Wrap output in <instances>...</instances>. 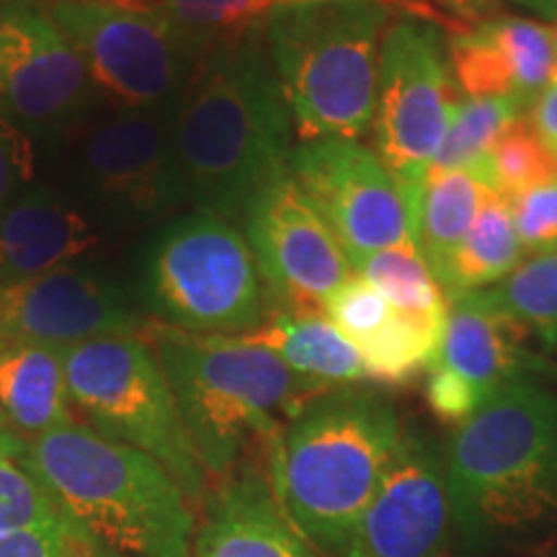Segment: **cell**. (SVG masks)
<instances>
[{
    "instance_id": "6da1fadb",
    "label": "cell",
    "mask_w": 557,
    "mask_h": 557,
    "mask_svg": "<svg viewBox=\"0 0 557 557\" xmlns=\"http://www.w3.org/2000/svg\"><path fill=\"white\" fill-rule=\"evenodd\" d=\"M171 143L186 201L230 222L289 173L295 124L263 26L197 60L171 109Z\"/></svg>"
},
{
    "instance_id": "7a4b0ae2",
    "label": "cell",
    "mask_w": 557,
    "mask_h": 557,
    "mask_svg": "<svg viewBox=\"0 0 557 557\" xmlns=\"http://www.w3.org/2000/svg\"><path fill=\"white\" fill-rule=\"evenodd\" d=\"M455 540L468 557L557 540V393L532 377L498 389L447 447Z\"/></svg>"
},
{
    "instance_id": "3957f363",
    "label": "cell",
    "mask_w": 557,
    "mask_h": 557,
    "mask_svg": "<svg viewBox=\"0 0 557 557\" xmlns=\"http://www.w3.org/2000/svg\"><path fill=\"white\" fill-rule=\"evenodd\" d=\"M81 557H191V500L163 465L67 423L24 447Z\"/></svg>"
},
{
    "instance_id": "277c9868",
    "label": "cell",
    "mask_w": 557,
    "mask_h": 557,
    "mask_svg": "<svg viewBox=\"0 0 557 557\" xmlns=\"http://www.w3.org/2000/svg\"><path fill=\"white\" fill-rule=\"evenodd\" d=\"M400 436L385 395L351 385L312 398L276 438L267 457L271 487L320 555L346 557Z\"/></svg>"
},
{
    "instance_id": "5b68a950",
    "label": "cell",
    "mask_w": 557,
    "mask_h": 557,
    "mask_svg": "<svg viewBox=\"0 0 557 557\" xmlns=\"http://www.w3.org/2000/svg\"><path fill=\"white\" fill-rule=\"evenodd\" d=\"M139 338L163 367L209 478L230 475L253 447L269 457L292 418L329 393L240 336H199L152 320Z\"/></svg>"
},
{
    "instance_id": "8992f818",
    "label": "cell",
    "mask_w": 557,
    "mask_h": 557,
    "mask_svg": "<svg viewBox=\"0 0 557 557\" xmlns=\"http://www.w3.org/2000/svg\"><path fill=\"white\" fill-rule=\"evenodd\" d=\"M382 0H282L263 24L299 143L364 137L377 111Z\"/></svg>"
},
{
    "instance_id": "52a82bcc",
    "label": "cell",
    "mask_w": 557,
    "mask_h": 557,
    "mask_svg": "<svg viewBox=\"0 0 557 557\" xmlns=\"http://www.w3.org/2000/svg\"><path fill=\"white\" fill-rule=\"evenodd\" d=\"M139 292L158 323L199 336H243L274 312L243 230L201 209L158 230Z\"/></svg>"
},
{
    "instance_id": "ba28073f",
    "label": "cell",
    "mask_w": 557,
    "mask_h": 557,
    "mask_svg": "<svg viewBox=\"0 0 557 557\" xmlns=\"http://www.w3.org/2000/svg\"><path fill=\"white\" fill-rule=\"evenodd\" d=\"M62 361L83 423L150 455L194 506H205L209 475L152 348L139 336L90 338L62 348Z\"/></svg>"
},
{
    "instance_id": "9c48e42d",
    "label": "cell",
    "mask_w": 557,
    "mask_h": 557,
    "mask_svg": "<svg viewBox=\"0 0 557 557\" xmlns=\"http://www.w3.org/2000/svg\"><path fill=\"white\" fill-rule=\"evenodd\" d=\"M109 109H173L197 54L158 0H45Z\"/></svg>"
},
{
    "instance_id": "30bf717a",
    "label": "cell",
    "mask_w": 557,
    "mask_h": 557,
    "mask_svg": "<svg viewBox=\"0 0 557 557\" xmlns=\"http://www.w3.org/2000/svg\"><path fill=\"white\" fill-rule=\"evenodd\" d=\"M455 94L442 32L421 18L387 26L380 47L374 145L406 201L410 240L429 169L455 114Z\"/></svg>"
},
{
    "instance_id": "8fae6325",
    "label": "cell",
    "mask_w": 557,
    "mask_h": 557,
    "mask_svg": "<svg viewBox=\"0 0 557 557\" xmlns=\"http://www.w3.org/2000/svg\"><path fill=\"white\" fill-rule=\"evenodd\" d=\"M67 132L73 176L103 218L150 225L189 205L173 156L171 109L94 111Z\"/></svg>"
},
{
    "instance_id": "7c38bea8",
    "label": "cell",
    "mask_w": 557,
    "mask_h": 557,
    "mask_svg": "<svg viewBox=\"0 0 557 557\" xmlns=\"http://www.w3.org/2000/svg\"><path fill=\"white\" fill-rule=\"evenodd\" d=\"M99 103L45 0H0V116L29 135L67 132Z\"/></svg>"
},
{
    "instance_id": "4fadbf2b",
    "label": "cell",
    "mask_w": 557,
    "mask_h": 557,
    "mask_svg": "<svg viewBox=\"0 0 557 557\" xmlns=\"http://www.w3.org/2000/svg\"><path fill=\"white\" fill-rule=\"evenodd\" d=\"M289 176L336 235L354 269L410 240L406 201L377 152L354 139L299 143Z\"/></svg>"
},
{
    "instance_id": "5bb4252c",
    "label": "cell",
    "mask_w": 557,
    "mask_h": 557,
    "mask_svg": "<svg viewBox=\"0 0 557 557\" xmlns=\"http://www.w3.org/2000/svg\"><path fill=\"white\" fill-rule=\"evenodd\" d=\"M240 225L276 310L320 312L325 299L357 274L289 173L256 194Z\"/></svg>"
},
{
    "instance_id": "9a60e30c",
    "label": "cell",
    "mask_w": 557,
    "mask_h": 557,
    "mask_svg": "<svg viewBox=\"0 0 557 557\" xmlns=\"http://www.w3.org/2000/svg\"><path fill=\"white\" fill-rule=\"evenodd\" d=\"M451 537L447 449L426 431L403 426L346 557H444Z\"/></svg>"
},
{
    "instance_id": "2e32d148",
    "label": "cell",
    "mask_w": 557,
    "mask_h": 557,
    "mask_svg": "<svg viewBox=\"0 0 557 557\" xmlns=\"http://www.w3.org/2000/svg\"><path fill=\"white\" fill-rule=\"evenodd\" d=\"M145 318L114 278L86 267L0 287V348H70L90 338L139 336Z\"/></svg>"
},
{
    "instance_id": "e0dca14e",
    "label": "cell",
    "mask_w": 557,
    "mask_h": 557,
    "mask_svg": "<svg viewBox=\"0 0 557 557\" xmlns=\"http://www.w3.org/2000/svg\"><path fill=\"white\" fill-rule=\"evenodd\" d=\"M86 207L47 184H32L0 209V287L75 267L101 248Z\"/></svg>"
},
{
    "instance_id": "ac0fdd59",
    "label": "cell",
    "mask_w": 557,
    "mask_h": 557,
    "mask_svg": "<svg viewBox=\"0 0 557 557\" xmlns=\"http://www.w3.org/2000/svg\"><path fill=\"white\" fill-rule=\"evenodd\" d=\"M191 557H323L282 511L267 472L235 468L205 500Z\"/></svg>"
},
{
    "instance_id": "d6986e66",
    "label": "cell",
    "mask_w": 557,
    "mask_h": 557,
    "mask_svg": "<svg viewBox=\"0 0 557 557\" xmlns=\"http://www.w3.org/2000/svg\"><path fill=\"white\" fill-rule=\"evenodd\" d=\"M527 333L472 295L455 297L449 305L447 333L431 367L447 372L475 398L478 406L498 389L529 380L537 361L524 348Z\"/></svg>"
},
{
    "instance_id": "ffe728a7",
    "label": "cell",
    "mask_w": 557,
    "mask_h": 557,
    "mask_svg": "<svg viewBox=\"0 0 557 557\" xmlns=\"http://www.w3.org/2000/svg\"><path fill=\"white\" fill-rule=\"evenodd\" d=\"M248 344L269 348L297 377L312 382L320 389L361 385L367 367L359 348L331 323L323 312L274 310L267 323L243 333Z\"/></svg>"
},
{
    "instance_id": "44dd1931",
    "label": "cell",
    "mask_w": 557,
    "mask_h": 557,
    "mask_svg": "<svg viewBox=\"0 0 557 557\" xmlns=\"http://www.w3.org/2000/svg\"><path fill=\"white\" fill-rule=\"evenodd\" d=\"M0 418L24 442L75 423L60 348H0Z\"/></svg>"
},
{
    "instance_id": "7402d4cb",
    "label": "cell",
    "mask_w": 557,
    "mask_h": 557,
    "mask_svg": "<svg viewBox=\"0 0 557 557\" xmlns=\"http://www.w3.org/2000/svg\"><path fill=\"white\" fill-rule=\"evenodd\" d=\"M521 253L524 248L513 227L508 199L483 184V199L472 227L434 276L451 302L455 297L498 284L519 267Z\"/></svg>"
},
{
    "instance_id": "603a6c76",
    "label": "cell",
    "mask_w": 557,
    "mask_h": 557,
    "mask_svg": "<svg viewBox=\"0 0 557 557\" xmlns=\"http://www.w3.org/2000/svg\"><path fill=\"white\" fill-rule=\"evenodd\" d=\"M480 199H483V181L478 171H429L418 201L413 243L434 274L465 240L480 209Z\"/></svg>"
},
{
    "instance_id": "cb8c5ba5",
    "label": "cell",
    "mask_w": 557,
    "mask_h": 557,
    "mask_svg": "<svg viewBox=\"0 0 557 557\" xmlns=\"http://www.w3.org/2000/svg\"><path fill=\"white\" fill-rule=\"evenodd\" d=\"M357 271L408 318L447 329L449 297L416 243H400L380 250L369 256Z\"/></svg>"
},
{
    "instance_id": "d4e9b609",
    "label": "cell",
    "mask_w": 557,
    "mask_h": 557,
    "mask_svg": "<svg viewBox=\"0 0 557 557\" xmlns=\"http://www.w3.org/2000/svg\"><path fill=\"white\" fill-rule=\"evenodd\" d=\"M475 295L524 333L540 336L549 351H557V250L532 256L496 287Z\"/></svg>"
},
{
    "instance_id": "484cf974",
    "label": "cell",
    "mask_w": 557,
    "mask_h": 557,
    "mask_svg": "<svg viewBox=\"0 0 557 557\" xmlns=\"http://www.w3.org/2000/svg\"><path fill=\"white\" fill-rule=\"evenodd\" d=\"M480 181L498 191L504 199H513L534 186L557 181V152L542 139L529 116H519L508 124L496 139L483 163L478 165Z\"/></svg>"
},
{
    "instance_id": "4316f807",
    "label": "cell",
    "mask_w": 557,
    "mask_h": 557,
    "mask_svg": "<svg viewBox=\"0 0 557 557\" xmlns=\"http://www.w3.org/2000/svg\"><path fill=\"white\" fill-rule=\"evenodd\" d=\"M527 107L529 103L519 96H485V99L459 101L429 171L478 169L508 124L524 116Z\"/></svg>"
},
{
    "instance_id": "83f0119b",
    "label": "cell",
    "mask_w": 557,
    "mask_h": 557,
    "mask_svg": "<svg viewBox=\"0 0 557 557\" xmlns=\"http://www.w3.org/2000/svg\"><path fill=\"white\" fill-rule=\"evenodd\" d=\"M158 3L199 60L214 47L230 45L261 29L271 9L282 0H158Z\"/></svg>"
},
{
    "instance_id": "f1b7e54d",
    "label": "cell",
    "mask_w": 557,
    "mask_h": 557,
    "mask_svg": "<svg viewBox=\"0 0 557 557\" xmlns=\"http://www.w3.org/2000/svg\"><path fill=\"white\" fill-rule=\"evenodd\" d=\"M483 26L511 67L519 99L527 103L537 101L542 90L557 81V47L553 29L540 21L521 16L487 18Z\"/></svg>"
},
{
    "instance_id": "f546056e",
    "label": "cell",
    "mask_w": 557,
    "mask_h": 557,
    "mask_svg": "<svg viewBox=\"0 0 557 557\" xmlns=\"http://www.w3.org/2000/svg\"><path fill=\"white\" fill-rule=\"evenodd\" d=\"M60 527L58 506L24 455L0 459V540Z\"/></svg>"
},
{
    "instance_id": "4dcf8cb0",
    "label": "cell",
    "mask_w": 557,
    "mask_h": 557,
    "mask_svg": "<svg viewBox=\"0 0 557 557\" xmlns=\"http://www.w3.org/2000/svg\"><path fill=\"white\" fill-rule=\"evenodd\" d=\"M320 312L336 325L341 336H346L359 348L372 336H377L398 310L377 287H372L361 276H354L325 299Z\"/></svg>"
},
{
    "instance_id": "1f68e13d",
    "label": "cell",
    "mask_w": 557,
    "mask_h": 557,
    "mask_svg": "<svg viewBox=\"0 0 557 557\" xmlns=\"http://www.w3.org/2000/svg\"><path fill=\"white\" fill-rule=\"evenodd\" d=\"M513 227L527 253L557 250V181L508 199Z\"/></svg>"
},
{
    "instance_id": "d6a6232c",
    "label": "cell",
    "mask_w": 557,
    "mask_h": 557,
    "mask_svg": "<svg viewBox=\"0 0 557 557\" xmlns=\"http://www.w3.org/2000/svg\"><path fill=\"white\" fill-rule=\"evenodd\" d=\"M37 173V152L29 132L0 116V209L29 189Z\"/></svg>"
},
{
    "instance_id": "836d02e7",
    "label": "cell",
    "mask_w": 557,
    "mask_h": 557,
    "mask_svg": "<svg viewBox=\"0 0 557 557\" xmlns=\"http://www.w3.org/2000/svg\"><path fill=\"white\" fill-rule=\"evenodd\" d=\"M3 545L9 557H81L65 527L13 534V537H3Z\"/></svg>"
},
{
    "instance_id": "e575fe53",
    "label": "cell",
    "mask_w": 557,
    "mask_h": 557,
    "mask_svg": "<svg viewBox=\"0 0 557 557\" xmlns=\"http://www.w3.org/2000/svg\"><path fill=\"white\" fill-rule=\"evenodd\" d=\"M534 127L542 135V139L557 152V81L537 96V101L532 103V114H529Z\"/></svg>"
},
{
    "instance_id": "d590c367",
    "label": "cell",
    "mask_w": 557,
    "mask_h": 557,
    "mask_svg": "<svg viewBox=\"0 0 557 557\" xmlns=\"http://www.w3.org/2000/svg\"><path fill=\"white\" fill-rule=\"evenodd\" d=\"M24 447H26L24 438H18L16 434H13V431L5 426L3 418H0V459L24 455Z\"/></svg>"
},
{
    "instance_id": "8d00e7d4",
    "label": "cell",
    "mask_w": 557,
    "mask_h": 557,
    "mask_svg": "<svg viewBox=\"0 0 557 557\" xmlns=\"http://www.w3.org/2000/svg\"><path fill=\"white\" fill-rule=\"evenodd\" d=\"M513 3L545 18H557V0H513Z\"/></svg>"
},
{
    "instance_id": "74e56055",
    "label": "cell",
    "mask_w": 557,
    "mask_h": 557,
    "mask_svg": "<svg viewBox=\"0 0 557 557\" xmlns=\"http://www.w3.org/2000/svg\"><path fill=\"white\" fill-rule=\"evenodd\" d=\"M447 3L451 5V9H457L459 13H465V16H475V13L487 9L493 0H447Z\"/></svg>"
},
{
    "instance_id": "f35d334b",
    "label": "cell",
    "mask_w": 557,
    "mask_h": 557,
    "mask_svg": "<svg viewBox=\"0 0 557 557\" xmlns=\"http://www.w3.org/2000/svg\"><path fill=\"white\" fill-rule=\"evenodd\" d=\"M547 557H557V540L553 542V545H549V553H547Z\"/></svg>"
},
{
    "instance_id": "ab89813d",
    "label": "cell",
    "mask_w": 557,
    "mask_h": 557,
    "mask_svg": "<svg viewBox=\"0 0 557 557\" xmlns=\"http://www.w3.org/2000/svg\"><path fill=\"white\" fill-rule=\"evenodd\" d=\"M0 557H9V555H5V545H3V540H0Z\"/></svg>"
},
{
    "instance_id": "60d3db41",
    "label": "cell",
    "mask_w": 557,
    "mask_h": 557,
    "mask_svg": "<svg viewBox=\"0 0 557 557\" xmlns=\"http://www.w3.org/2000/svg\"><path fill=\"white\" fill-rule=\"evenodd\" d=\"M553 37H555V47H557V24H555V29H553Z\"/></svg>"
},
{
    "instance_id": "b9f144b4",
    "label": "cell",
    "mask_w": 557,
    "mask_h": 557,
    "mask_svg": "<svg viewBox=\"0 0 557 557\" xmlns=\"http://www.w3.org/2000/svg\"><path fill=\"white\" fill-rule=\"evenodd\" d=\"M143 3H150V0H143Z\"/></svg>"
}]
</instances>
